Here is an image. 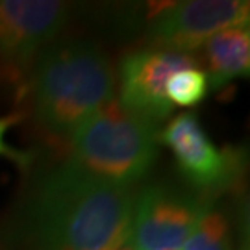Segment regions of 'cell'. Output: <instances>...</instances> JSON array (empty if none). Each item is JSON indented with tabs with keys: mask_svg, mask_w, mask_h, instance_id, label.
<instances>
[{
	"mask_svg": "<svg viewBox=\"0 0 250 250\" xmlns=\"http://www.w3.org/2000/svg\"><path fill=\"white\" fill-rule=\"evenodd\" d=\"M160 6L148 19L146 41L176 52H195L215 34L250 22L249 0H186Z\"/></svg>",
	"mask_w": 250,
	"mask_h": 250,
	"instance_id": "5b68a950",
	"label": "cell"
},
{
	"mask_svg": "<svg viewBox=\"0 0 250 250\" xmlns=\"http://www.w3.org/2000/svg\"><path fill=\"white\" fill-rule=\"evenodd\" d=\"M109 250H137L134 247V243H132V235L130 237H126L125 241H121L119 245H115L113 249H109Z\"/></svg>",
	"mask_w": 250,
	"mask_h": 250,
	"instance_id": "5bb4252c",
	"label": "cell"
},
{
	"mask_svg": "<svg viewBox=\"0 0 250 250\" xmlns=\"http://www.w3.org/2000/svg\"><path fill=\"white\" fill-rule=\"evenodd\" d=\"M21 117L19 115H8V117H0V158H8L9 161H13L15 165H19L22 170H26L30 167V163L34 160L32 152L26 150H19L15 146L8 145L6 141V134L11 126L19 123Z\"/></svg>",
	"mask_w": 250,
	"mask_h": 250,
	"instance_id": "7c38bea8",
	"label": "cell"
},
{
	"mask_svg": "<svg viewBox=\"0 0 250 250\" xmlns=\"http://www.w3.org/2000/svg\"><path fill=\"white\" fill-rule=\"evenodd\" d=\"M198 67L193 54L167 48H143L128 52L119 67V102L145 117L152 125L165 121L174 106L167 99L170 76Z\"/></svg>",
	"mask_w": 250,
	"mask_h": 250,
	"instance_id": "52a82bcc",
	"label": "cell"
},
{
	"mask_svg": "<svg viewBox=\"0 0 250 250\" xmlns=\"http://www.w3.org/2000/svg\"><path fill=\"white\" fill-rule=\"evenodd\" d=\"M202 195H189L169 186H148L135 195L132 243L137 250H178L209 209Z\"/></svg>",
	"mask_w": 250,
	"mask_h": 250,
	"instance_id": "8992f818",
	"label": "cell"
},
{
	"mask_svg": "<svg viewBox=\"0 0 250 250\" xmlns=\"http://www.w3.org/2000/svg\"><path fill=\"white\" fill-rule=\"evenodd\" d=\"M135 191L82 170L71 160L50 170L30 202L32 250H109L132 235Z\"/></svg>",
	"mask_w": 250,
	"mask_h": 250,
	"instance_id": "6da1fadb",
	"label": "cell"
},
{
	"mask_svg": "<svg viewBox=\"0 0 250 250\" xmlns=\"http://www.w3.org/2000/svg\"><path fill=\"white\" fill-rule=\"evenodd\" d=\"M158 141L172 152L182 176L208 200L233 188L250 160L245 146H215L191 111L174 117L158 134Z\"/></svg>",
	"mask_w": 250,
	"mask_h": 250,
	"instance_id": "277c9868",
	"label": "cell"
},
{
	"mask_svg": "<svg viewBox=\"0 0 250 250\" xmlns=\"http://www.w3.org/2000/svg\"><path fill=\"white\" fill-rule=\"evenodd\" d=\"M241 224H243V239H245V247L243 250H250V193L245 198L243 204V215H241Z\"/></svg>",
	"mask_w": 250,
	"mask_h": 250,
	"instance_id": "4fadbf2b",
	"label": "cell"
},
{
	"mask_svg": "<svg viewBox=\"0 0 250 250\" xmlns=\"http://www.w3.org/2000/svg\"><path fill=\"white\" fill-rule=\"evenodd\" d=\"M209 93V78L204 71L197 67L184 69L170 76L167 83V99L172 106L191 107L208 97Z\"/></svg>",
	"mask_w": 250,
	"mask_h": 250,
	"instance_id": "8fae6325",
	"label": "cell"
},
{
	"mask_svg": "<svg viewBox=\"0 0 250 250\" xmlns=\"http://www.w3.org/2000/svg\"><path fill=\"white\" fill-rule=\"evenodd\" d=\"M115 74L107 56L87 41L48 48L34 69V106L46 132L71 137L78 126L113 99Z\"/></svg>",
	"mask_w": 250,
	"mask_h": 250,
	"instance_id": "7a4b0ae2",
	"label": "cell"
},
{
	"mask_svg": "<svg viewBox=\"0 0 250 250\" xmlns=\"http://www.w3.org/2000/svg\"><path fill=\"white\" fill-rule=\"evenodd\" d=\"M184 250H232V232L226 215L208 209L184 243Z\"/></svg>",
	"mask_w": 250,
	"mask_h": 250,
	"instance_id": "30bf717a",
	"label": "cell"
},
{
	"mask_svg": "<svg viewBox=\"0 0 250 250\" xmlns=\"http://www.w3.org/2000/svg\"><path fill=\"white\" fill-rule=\"evenodd\" d=\"M69 8L58 0H0V58L26 65L67 24Z\"/></svg>",
	"mask_w": 250,
	"mask_h": 250,
	"instance_id": "ba28073f",
	"label": "cell"
},
{
	"mask_svg": "<svg viewBox=\"0 0 250 250\" xmlns=\"http://www.w3.org/2000/svg\"><path fill=\"white\" fill-rule=\"evenodd\" d=\"M209 85L221 89L237 78H250V22L226 28L204 45Z\"/></svg>",
	"mask_w": 250,
	"mask_h": 250,
	"instance_id": "9c48e42d",
	"label": "cell"
},
{
	"mask_svg": "<svg viewBox=\"0 0 250 250\" xmlns=\"http://www.w3.org/2000/svg\"><path fill=\"white\" fill-rule=\"evenodd\" d=\"M156 125L111 99L71 135V161L91 176L132 188L158 158Z\"/></svg>",
	"mask_w": 250,
	"mask_h": 250,
	"instance_id": "3957f363",
	"label": "cell"
}]
</instances>
